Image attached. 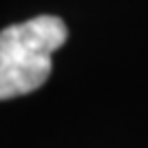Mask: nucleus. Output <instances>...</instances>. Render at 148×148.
<instances>
[{
	"instance_id": "nucleus-1",
	"label": "nucleus",
	"mask_w": 148,
	"mask_h": 148,
	"mask_svg": "<svg viewBox=\"0 0 148 148\" xmlns=\"http://www.w3.org/2000/svg\"><path fill=\"white\" fill-rule=\"evenodd\" d=\"M66 36L69 29L58 16H36L0 31V99L42 86L51 75V56Z\"/></svg>"
}]
</instances>
